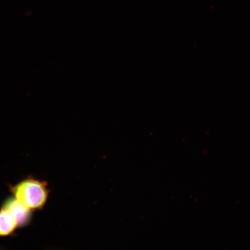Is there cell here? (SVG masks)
<instances>
[{
    "label": "cell",
    "instance_id": "6da1fadb",
    "mask_svg": "<svg viewBox=\"0 0 250 250\" xmlns=\"http://www.w3.org/2000/svg\"><path fill=\"white\" fill-rule=\"evenodd\" d=\"M16 199L31 210H40L46 204L49 190L43 181L27 178L11 188Z\"/></svg>",
    "mask_w": 250,
    "mask_h": 250
},
{
    "label": "cell",
    "instance_id": "7a4b0ae2",
    "mask_svg": "<svg viewBox=\"0 0 250 250\" xmlns=\"http://www.w3.org/2000/svg\"><path fill=\"white\" fill-rule=\"evenodd\" d=\"M2 208L8 210L13 215L17 222L18 227H23L30 223L32 213L31 210L17 199L9 198L6 199L2 206Z\"/></svg>",
    "mask_w": 250,
    "mask_h": 250
},
{
    "label": "cell",
    "instance_id": "3957f363",
    "mask_svg": "<svg viewBox=\"0 0 250 250\" xmlns=\"http://www.w3.org/2000/svg\"><path fill=\"white\" fill-rule=\"evenodd\" d=\"M18 227L15 218L4 208L0 211V236H7L14 232Z\"/></svg>",
    "mask_w": 250,
    "mask_h": 250
}]
</instances>
